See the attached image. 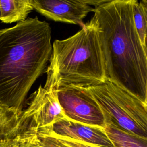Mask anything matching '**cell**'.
<instances>
[{
  "label": "cell",
  "instance_id": "1",
  "mask_svg": "<svg viewBox=\"0 0 147 147\" xmlns=\"http://www.w3.org/2000/svg\"><path fill=\"white\" fill-rule=\"evenodd\" d=\"M133 2L106 0L95 7L88 22L97 31L106 79L144 102L147 58L134 24Z\"/></svg>",
  "mask_w": 147,
  "mask_h": 147
},
{
  "label": "cell",
  "instance_id": "2",
  "mask_svg": "<svg viewBox=\"0 0 147 147\" xmlns=\"http://www.w3.org/2000/svg\"><path fill=\"white\" fill-rule=\"evenodd\" d=\"M52 51L51 28L37 17L0 30V107L22 113L25 98Z\"/></svg>",
  "mask_w": 147,
  "mask_h": 147
},
{
  "label": "cell",
  "instance_id": "3",
  "mask_svg": "<svg viewBox=\"0 0 147 147\" xmlns=\"http://www.w3.org/2000/svg\"><path fill=\"white\" fill-rule=\"evenodd\" d=\"M49 61L44 86L53 90L88 88L106 80L97 31L88 21L75 34L53 42Z\"/></svg>",
  "mask_w": 147,
  "mask_h": 147
},
{
  "label": "cell",
  "instance_id": "4",
  "mask_svg": "<svg viewBox=\"0 0 147 147\" xmlns=\"http://www.w3.org/2000/svg\"><path fill=\"white\" fill-rule=\"evenodd\" d=\"M88 89L100 106L106 124L147 138V105L144 102L108 80Z\"/></svg>",
  "mask_w": 147,
  "mask_h": 147
},
{
  "label": "cell",
  "instance_id": "5",
  "mask_svg": "<svg viewBox=\"0 0 147 147\" xmlns=\"http://www.w3.org/2000/svg\"><path fill=\"white\" fill-rule=\"evenodd\" d=\"M59 102L66 118L80 123L104 129L103 111L88 88L74 86L56 90Z\"/></svg>",
  "mask_w": 147,
  "mask_h": 147
},
{
  "label": "cell",
  "instance_id": "6",
  "mask_svg": "<svg viewBox=\"0 0 147 147\" xmlns=\"http://www.w3.org/2000/svg\"><path fill=\"white\" fill-rule=\"evenodd\" d=\"M64 118L56 90L40 86L31 95L28 107L22 112L21 121L28 130L37 132L50 127Z\"/></svg>",
  "mask_w": 147,
  "mask_h": 147
},
{
  "label": "cell",
  "instance_id": "7",
  "mask_svg": "<svg viewBox=\"0 0 147 147\" xmlns=\"http://www.w3.org/2000/svg\"><path fill=\"white\" fill-rule=\"evenodd\" d=\"M106 0H30L36 11L55 21L84 24V18Z\"/></svg>",
  "mask_w": 147,
  "mask_h": 147
},
{
  "label": "cell",
  "instance_id": "8",
  "mask_svg": "<svg viewBox=\"0 0 147 147\" xmlns=\"http://www.w3.org/2000/svg\"><path fill=\"white\" fill-rule=\"evenodd\" d=\"M36 133H49L99 147H114L104 129L74 122L66 118L58 120L47 129Z\"/></svg>",
  "mask_w": 147,
  "mask_h": 147
},
{
  "label": "cell",
  "instance_id": "9",
  "mask_svg": "<svg viewBox=\"0 0 147 147\" xmlns=\"http://www.w3.org/2000/svg\"><path fill=\"white\" fill-rule=\"evenodd\" d=\"M0 9L1 22L11 24L25 20L34 9L30 0H0Z\"/></svg>",
  "mask_w": 147,
  "mask_h": 147
},
{
  "label": "cell",
  "instance_id": "10",
  "mask_svg": "<svg viewBox=\"0 0 147 147\" xmlns=\"http://www.w3.org/2000/svg\"><path fill=\"white\" fill-rule=\"evenodd\" d=\"M22 114L0 107V140L27 130L21 119Z\"/></svg>",
  "mask_w": 147,
  "mask_h": 147
},
{
  "label": "cell",
  "instance_id": "11",
  "mask_svg": "<svg viewBox=\"0 0 147 147\" xmlns=\"http://www.w3.org/2000/svg\"><path fill=\"white\" fill-rule=\"evenodd\" d=\"M104 130L114 147H147V138L125 132L109 123Z\"/></svg>",
  "mask_w": 147,
  "mask_h": 147
},
{
  "label": "cell",
  "instance_id": "12",
  "mask_svg": "<svg viewBox=\"0 0 147 147\" xmlns=\"http://www.w3.org/2000/svg\"><path fill=\"white\" fill-rule=\"evenodd\" d=\"M0 147H43L36 133L28 130L0 140Z\"/></svg>",
  "mask_w": 147,
  "mask_h": 147
},
{
  "label": "cell",
  "instance_id": "13",
  "mask_svg": "<svg viewBox=\"0 0 147 147\" xmlns=\"http://www.w3.org/2000/svg\"><path fill=\"white\" fill-rule=\"evenodd\" d=\"M132 10L134 24L140 39L144 45L147 30V18L141 2L133 0Z\"/></svg>",
  "mask_w": 147,
  "mask_h": 147
},
{
  "label": "cell",
  "instance_id": "14",
  "mask_svg": "<svg viewBox=\"0 0 147 147\" xmlns=\"http://www.w3.org/2000/svg\"><path fill=\"white\" fill-rule=\"evenodd\" d=\"M43 147H70L56 136L48 133H36Z\"/></svg>",
  "mask_w": 147,
  "mask_h": 147
},
{
  "label": "cell",
  "instance_id": "15",
  "mask_svg": "<svg viewBox=\"0 0 147 147\" xmlns=\"http://www.w3.org/2000/svg\"><path fill=\"white\" fill-rule=\"evenodd\" d=\"M55 136V135H54ZM57 138H59L63 143L67 145L68 146L70 147H99L95 145H93L91 144H88L85 142H83L79 141L74 140L67 138H63L56 136Z\"/></svg>",
  "mask_w": 147,
  "mask_h": 147
},
{
  "label": "cell",
  "instance_id": "16",
  "mask_svg": "<svg viewBox=\"0 0 147 147\" xmlns=\"http://www.w3.org/2000/svg\"><path fill=\"white\" fill-rule=\"evenodd\" d=\"M145 11L146 16V18H147V0H142L141 1H140Z\"/></svg>",
  "mask_w": 147,
  "mask_h": 147
},
{
  "label": "cell",
  "instance_id": "17",
  "mask_svg": "<svg viewBox=\"0 0 147 147\" xmlns=\"http://www.w3.org/2000/svg\"><path fill=\"white\" fill-rule=\"evenodd\" d=\"M144 47L145 49V53H146V58H147V30H146V37H145V43L144 45Z\"/></svg>",
  "mask_w": 147,
  "mask_h": 147
},
{
  "label": "cell",
  "instance_id": "18",
  "mask_svg": "<svg viewBox=\"0 0 147 147\" xmlns=\"http://www.w3.org/2000/svg\"><path fill=\"white\" fill-rule=\"evenodd\" d=\"M145 103L147 105V82H146V94H145V99L144 101Z\"/></svg>",
  "mask_w": 147,
  "mask_h": 147
},
{
  "label": "cell",
  "instance_id": "19",
  "mask_svg": "<svg viewBox=\"0 0 147 147\" xmlns=\"http://www.w3.org/2000/svg\"><path fill=\"white\" fill-rule=\"evenodd\" d=\"M0 19H1V9H0Z\"/></svg>",
  "mask_w": 147,
  "mask_h": 147
}]
</instances>
